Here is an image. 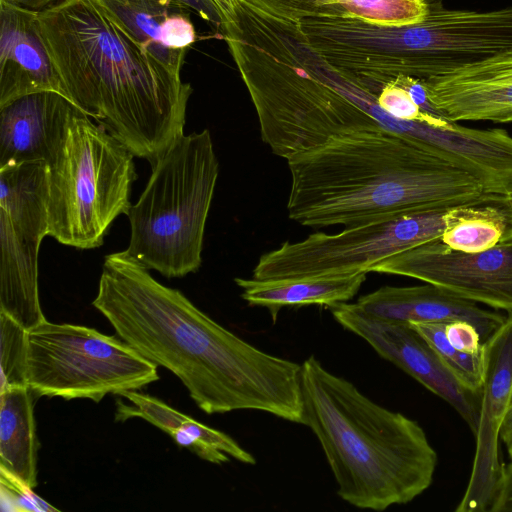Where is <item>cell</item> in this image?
<instances>
[{
  "instance_id": "1",
  "label": "cell",
  "mask_w": 512,
  "mask_h": 512,
  "mask_svg": "<svg viewBox=\"0 0 512 512\" xmlns=\"http://www.w3.org/2000/svg\"><path fill=\"white\" fill-rule=\"evenodd\" d=\"M148 270L126 250L105 256L92 305L116 334L207 414L258 410L301 424V364L244 341Z\"/></svg>"
},
{
  "instance_id": "2",
  "label": "cell",
  "mask_w": 512,
  "mask_h": 512,
  "mask_svg": "<svg viewBox=\"0 0 512 512\" xmlns=\"http://www.w3.org/2000/svg\"><path fill=\"white\" fill-rule=\"evenodd\" d=\"M38 19L68 99L153 165L184 134L191 85L95 0H63Z\"/></svg>"
},
{
  "instance_id": "3",
  "label": "cell",
  "mask_w": 512,
  "mask_h": 512,
  "mask_svg": "<svg viewBox=\"0 0 512 512\" xmlns=\"http://www.w3.org/2000/svg\"><path fill=\"white\" fill-rule=\"evenodd\" d=\"M287 162L288 216L315 228L351 227L497 195L468 170L383 127L336 137Z\"/></svg>"
},
{
  "instance_id": "4",
  "label": "cell",
  "mask_w": 512,
  "mask_h": 512,
  "mask_svg": "<svg viewBox=\"0 0 512 512\" xmlns=\"http://www.w3.org/2000/svg\"><path fill=\"white\" fill-rule=\"evenodd\" d=\"M221 28L261 138L275 155L287 160L336 137L382 127L347 95L339 70L310 45L300 22L239 3Z\"/></svg>"
},
{
  "instance_id": "5",
  "label": "cell",
  "mask_w": 512,
  "mask_h": 512,
  "mask_svg": "<svg viewBox=\"0 0 512 512\" xmlns=\"http://www.w3.org/2000/svg\"><path fill=\"white\" fill-rule=\"evenodd\" d=\"M301 394V424L317 437L343 501L384 511L432 484L437 453L416 421L369 399L314 356L301 364Z\"/></svg>"
},
{
  "instance_id": "6",
  "label": "cell",
  "mask_w": 512,
  "mask_h": 512,
  "mask_svg": "<svg viewBox=\"0 0 512 512\" xmlns=\"http://www.w3.org/2000/svg\"><path fill=\"white\" fill-rule=\"evenodd\" d=\"M138 201L128 211L126 252L167 278L196 272L219 174L208 129L182 135L151 165Z\"/></svg>"
},
{
  "instance_id": "7",
  "label": "cell",
  "mask_w": 512,
  "mask_h": 512,
  "mask_svg": "<svg viewBox=\"0 0 512 512\" xmlns=\"http://www.w3.org/2000/svg\"><path fill=\"white\" fill-rule=\"evenodd\" d=\"M133 157L77 108L47 165L49 236L78 249L101 246L113 221L132 206Z\"/></svg>"
},
{
  "instance_id": "8",
  "label": "cell",
  "mask_w": 512,
  "mask_h": 512,
  "mask_svg": "<svg viewBox=\"0 0 512 512\" xmlns=\"http://www.w3.org/2000/svg\"><path fill=\"white\" fill-rule=\"evenodd\" d=\"M157 380V365L121 338L47 320L28 331L26 381L37 396L99 402Z\"/></svg>"
},
{
  "instance_id": "9",
  "label": "cell",
  "mask_w": 512,
  "mask_h": 512,
  "mask_svg": "<svg viewBox=\"0 0 512 512\" xmlns=\"http://www.w3.org/2000/svg\"><path fill=\"white\" fill-rule=\"evenodd\" d=\"M456 207L345 227L337 234L316 232L299 242H284L259 258L253 278L270 280L371 272L375 264L393 255L441 240Z\"/></svg>"
},
{
  "instance_id": "10",
  "label": "cell",
  "mask_w": 512,
  "mask_h": 512,
  "mask_svg": "<svg viewBox=\"0 0 512 512\" xmlns=\"http://www.w3.org/2000/svg\"><path fill=\"white\" fill-rule=\"evenodd\" d=\"M47 164L0 168V312L27 331L46 320L38 289V254L49 235Z\"/></svg>"
},
{
  "instance_id": "11",
  "label": "cell",
  "mask_w": 512,
  "mask_h": 512,
  "mask_svg": "<svg viewBox=\"0 0 512 512\" xmlns=\"http://www.w3.org/2000/svg\"><path fill=\"white\" fill-rule=\"evenodd\" d=\"M371 271L415 278L476 303L512 312V241L474 253L432 241L393 255Z\"/></svg>"
},
{
  "instance_id": "12",
  "label": "cell",
  "mask_w": 512,
  "mask_h": 512,
  "mask_svg": "<svg viewBox=\"0 0 512 512\" xmlns=\"http://www.w3.org/2000/svg\"><path fill=\"white\" fill-rule=\"evenodd\" d=\"M330 309L343 328L364 339L379 356L448 402L476 434L480 418V393L467 390L410 323L374 317L359 309L355 303L342 302Z\"/></svg>"
},
{
  "instance_id": "13",
  "label": "cell",
  "mask_w": 512,
  "mask_h": 512,
  "mask_svg": "<svg viewBox=\"0 0 512 512\" xmlns=\"http://www.w3.org/2000/svg\"><path fill=\"white\" fill-rule=\"evenodd\" d=\"M485 375L471 477L457 511H487L503 464L498 439L512 393V312L484 343Z\"/></svg>"
},
{
  "instance_id": "14",
  "label": "cell",
  "mask_w": 512,
  "mask_h": 512,
  "mask_svg": "<svg viewBox=\"0 0 512 512\" xmlns=\"http://www.w3.org/2000/svg\"><path fill=\"white\" fill-rule=\"evenodd\" d=\"M423 83L433 107L452 122L512 123V48Z\"/></svg>"
},
{
  "instance_id": "15",
  "label": "cell",
  "mask_w": 512,
  "mask_h": 512,
  "mask_svg": "<svg viewBox=\"0 0 512 512\" xmlns=\"http://www.w3.org/2000/svg\"><path fill=\"white\" fill-rule=\"evenodd\" d=\"M43 91L68 98L38 12L0 1V107Z\"/></svg>"
},
{
  "instance_id": "16",
  "label": "cell",
  "mask_w": 512,
  "mask_h": 512,
  "mask_svg": "<svg viewBox=\"0 0 512 512\" xmlns=\"http://www.w3.org/2000/svg\"><path fill=\"white\" fill-rule=\"evenodd\" d=\"M77 107L65 96L43 91L0 107V168L43 162L56 156Z\"/></svg>"
},
{
  "instance_id": "17",
  "label": "cell",
  "mask_w": 512,
  "mask_h": 512,
  "mask_svg": "<svg viewBox=\"0 0 512 512\" xmlns=\"http://www.w3.org/2000/svg\"><path fill=\"white\" fill-rule=\"evenodd\" d=\"M355 304L369 315L392 321L449 323L464 320L476 327L483 343L507 317L431 283L383 286L360 297Z\"/></svg>"
},
{
  "instance_id": "18",
  "label": "cell",
  "mask_w": 512,
  "mask_h": 512,
  "mask_svg": "<svg viewBox=\"0 0 512 512\" xmlns=\"http://www.w3.org/2000/svg\"><path fill=\"white\" fill-rule=\"evenodd\" d=\"M146 52L180 75L196 40L191 10L176 0H95Z\"/></svg>"
},
{
  "instance_id": "19",
  "label": "cell",
  "mask_w": 512,
  "mask_h": 512,
  "mask_svg": "<svg viewBox=\"0 0 512 512\" xmlns=\"http://www.w3.org/2000/svg\"><path fill=\"white\" fill-rule=\"evenodd\" d=\"M367 272L349 275L284 278L244 279L235 283L242 289L241 297L250 306L266 308L275 323L279 311L287 306L326 305L347 302L359 291Z\"/></svg>"
},
{
  "instance_id": "20",
  "label": "cell",
  "mask_w": 512,
  "mask_h": 512,
  "mask_svg": "<svg viewBox=\"0 0 512 512\" xmlns=\"http://www.w3.org/2000/svg\"><path fill=\"white\" fill-rule=\"evenodd\" d=\"M32 396L26 386L0 391V469L34 488L39 444Z\"/></svg>"
},
{
  "instance_id": "21",
  "label": "cell",
  "mask_w": 512,
  "mask_h": 512,
  "mask_svg": "<svg viewBox=\"0 0 512 512\" xmlns=\"http://www.w3.org/2000/svg\"><path fill=\"white\" fill-rule=\"evenodd\" d=\"M502 195L485 202L457 206L440 241L452 250L466 253L512 241V221Z\"/></svg>"
},
{
  "instance_id": "22",
  "label": "cell",
  "mask_w": 512,
  "mask_h": 512,
  "mask_svg": "<svg viewBox=\"0 0 512 512\" xmlns=\"http://www.w3.org/2000/svg\"><path fill=\"white\" fill-rule=\"evenodd\" d=\"M410 324L428 341L445 366L467 390L480 393L485 375L484 348L478 353L456 349L447 339V323Z\"/></svg>"
},
{
  "instance_id": "23",
  "label": "cell",
  "mask_w": 512,
  "mask_h": 512,
  "mask_svg": "<svg viewBox=\"0 0 512 512\" xmlns=\"http://www.w3.org/2000/svg\"><path fill=\"white\" fill-rule=\"evenodd\" d=\"M27 355L28 331L13 318L0 312V391L28 387Z\"/></svg>"
},
{
  "instance_id": "24",
  "label": "cell",
  "mask_w": 512,
  "mask_h": 512,
  "mask_svg": "<svg viewBox=\"0 0 512 512\" xmlns=\"http://www.w3.org/2000/svg\"><path fill=\"white\" fill-rule=\"evenodd\" d=\"M266 16L300 22L322 16H347L349 0H238Z\"/></svg>"
},
{
  "instance_id": "25",
  "label": "cell",
  "mask_w": 512,
  "mask_h": 512,
  "mask_svg": "<svg viewBox=\"0 0 512 512\" xmlns=\"http://www.w3.org/2000/svg\"><path fill=\"white\" fill-rule=\"evenodd\" d=\"M377 103L385 113L398 120L435 122L446 119L424 113L407 89L395 79L384 85Z\"/></svg>"
},
{
  "instance_id": "26",
  "label": "cell",
  "mask_w": 512,
  "mask_h": 512,
  "mask_svg": "<svg viewBox=\"0 0 512 512\" xmlns=\"http://www.w3.org/2000/svg\"><path fill=\"white\" fill-rule=\"evenodd\" d=\"M2 511H58L34 493L33 488L6 470L0 469Z\"/></svg>"
},
{
  "instance_id": "27",
  "label": "cell",
  "mask_w": 512,
  "mask_h": 512,
  "mask_svg": "<svg viewBox=\"0 0 512 512\" xmlns=\"http://www.w3.org/2000/svg\"><path fill=\"white\" fill-rule=\"evenodd\" d=\"M445 333L451 345L460 351L478 353L484 348L479 331L467 321L456 320L447 323Z\"/></svg>"
},
{
  "instance_id": "28",
  "label": "cell",
  "mask_w": 512,
  "mask_h": 512,
  "mask_svg": "<svg viewBox=\"0 0 512 512\" xmlns=\"http://www.w3.org/2000/svg\"><path fill=\"white\" fill-rule=\"evenodd\" d=\"M492 512H512V459L502 466L489 510Z\"/></svg>"
},
{
  "instance_id": "29",
  "label": "cell",
  "mask_w": 512,
  "mask_h": 512,
  "mask_svg": "<svg viewBox=\"0 0 512 512\" xmlns=\"http://www.w3.org/2000/svg\"><path fill=\"white\" fill-rule=\"evenodd\" d=\"M191 11L197 13L202 19L221 27L223 20L221 14L212 0H176Z\"/></svg>"
},
{
  "instance_id": "30",
  "label": "cell",
  "mask_w": 512,
  "mask_h": 512,
  "mask_svg": "<svg viewBox=\"0 0 512 512\" xmlns=\"http://www.w3.org/2000/svg\"><path fill=\"white\" fill-rule=\"evenodd\" d=\"M500 439L505 444L509 457L512 459V393L510 401L502 420Z\"/></svg>"
},
{
  "instance_id": "31",
  "label": "cell",
  "mask_w": 512,
  "mask_h": 512,
  "mask_svg": "<svg viewBox=\"0 0 512 512\" xmlns=\"http://www.w3.org/2000/svg\"><path fill=\"white\" fill-rule=\"evenodd\" d=\"M5 1L7 3L31 10L40 12L45 9H48L63 0H0Z\"/></svg>"
},
{
  "instance_id": "32",
  "label": "cell",
  "mask_w": 512,
  "mask_h": 512,
  "mask_svg": "<svg viewBox=\"0 0 512 512\" xmlns=\"http://www.w3.org/2000/svg\"><path fill=\"white\" fill-rule=\"evenodd\" d=\"M212 2L221 14L223 20L222 25L234 19L239 5L238 0H212Z\"/></svg>"
},
{
  "instance_id": "33",
  "label": "cell",
  "mask_w": 512,
  "mask_h": 512,
  "mask_svg": "<svg viewBox=\"0 0 512 512\" xmlns=\"http://www.w3.org/2000/svg\"><path fill=\"white\" fill-rule=\"evenodd\" d=\"M503 204L506 207L509 217L512 221V190L502 195Z\"/></svg>"
},
{
  "instance_id": "34",
  "label": "cell",
  "mask_w": 512,
  "mask_h": 512,
  "mask_svg": "<svg viewBox=\"0 0 512 512\" xmlns=\"http://www.w3.org/2000/svg\"><path fill=\"white\" fill-rule=\"evenodd\" d=\"M426 2H427L429 5H439V4H443V0H426Z\"/></svg>"
}]
</instances>
